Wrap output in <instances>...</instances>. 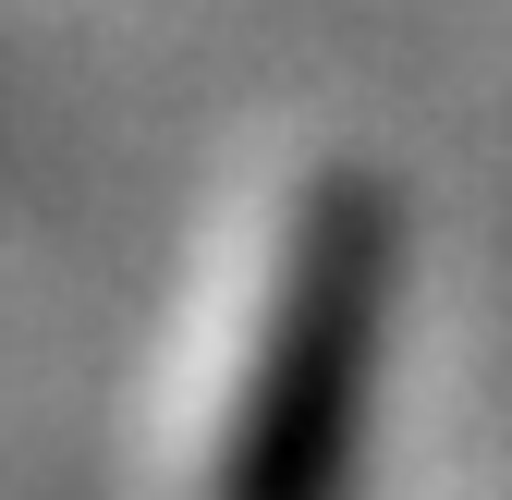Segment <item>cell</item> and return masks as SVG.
<instances>
[{"label":"cell","mask_w":512,"mask_h":500,"mask_svg":"<svg viewBox=\"0 0 512 500\" xmlns=\"http://www.w3.org/2000/svg\"><path fill=\"white\" fill-rule=\"evenodd\" d=\"M378 330H391V196L354 159H305L220 244L196 391H183V500H342Z\"/></svg>","instance_id":"cell-1"}]
</instances>
